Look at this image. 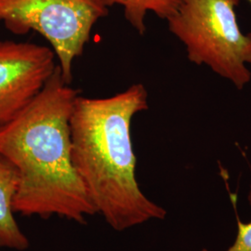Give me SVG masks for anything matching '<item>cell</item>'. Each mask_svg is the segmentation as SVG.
Returning a JSON list of instances; mask_svg holds the SVG:
<instances>
[{"label":"cell","instance_id":"cell-8","mask_svg":"<svg viewBox=\"0 0 251 251\" xmlns=\"http://www.w3.org/2000/svg\"><path fill=\"white\" fill-rule=\"evenodd\" d=\"M248 199L251 206V182ZM237 225L238 229L235 240L226 251H251V222L244 224L238 220Z\"/></svg>","mask_w":251,"mask_h":251},{"label":"cell","instance_id":"cell-4","mask_svg":"<svg viewBox=\"0 0 251 251\" xmlns=\"http://www.w3.org/2000/svg\"><path fill=\"white\" fill-rule=\"evenodd\" d=\"M102 0H0V22L16 36L34 31L50 44L63 80L73 81V63L91 32L107 16Z\"/></svg>","mask_w":251,"mask_h":251},{"label":"cell","instance_id":"cell-5","mask_svg":"<svg viewBox=\"0 0 251 251\" xmlns=\"http://www.w3.org/2000/svg\"><path fill=\"white\" fill-rule=\"evenodd\" d=\"M57 65L51 48L0 39V126L36 98Z\"/></svg>","mask_w":251,"mask_h":251},{"label":"cell","instance_id":"cell-1","mask_svg":"<svg viewBox=\"0 0 251 251\" xmlns=\"http://www.w3.org/2000/svg\"><path fill=\"white\" fill-rule=\"evenodd\" d=\"M78 95L57 65L36 98L0 126V154L18 171L14 213L78 224L97 214L73 164L70 117Z\"/></svg>","mask_w":251,"mask_h":251},{"label":"cell","instance_id":"cell-2","mask_svg":"<svg viewBox=\"0 0 251 251\" xmlns=\"http://www.w3.org/2000/svg\"><path fill=\"white\" fill-rule=\"evenodd\" d=\"M147 109L148 93L143 84L107 98L78 95L74 103L73 164L97 213L116 231L167 215L162 206L144 196L136 179L131 122Z\"/></svg>","mask_w":251,"mask_h":251},{"label":"cell","instance_id":"cell-10","mask_svg":"<svg viewBox=\"0 0 251 251\" xmlns=\"http://www.w3.org/2000/svg\"><path fill=\"white\" fill-rule=\"evenodd\" d=\"M206 251V250H204V251Z\"/></svg>","mask_w":251,"mask_h":251},{"label":"cell","instance_id":"cell-6","mask_svg":"<svg viewBox=\"0 0 251 251\" xmlns=\"http://www.w3.org/2000/svg\"><path fill=\"white\" fill-rule=\"evenodd\" d=\"M18 183L16 168L0 154V248L24 251L29 240L19 227L12 207Z\"/></svg>","mask_w":251,"mask_h":251},{"label":"cell","instance_id":"cell-3","mask_svg":"<svg viewBox=\"0 0 251 251\" xmlns=\"http://www.w3.org/2000/svg\"><path fill=\"white\" fill-rule=\"evenodd\" d=\"M240 0H179L167 20L171 34L184 45L187 58L206 65L242 90L251 80V33L244 34L235 8Z\"/></svg>","mask_w":251,"mask_h":251},{"label":"cell","instance_id":"cell-9","mask_svg":"<svg viewBox=\"0 0 251 251\" xmlns=\"http://www.w3.org/2000/svg\"><path fill=\"white\" fill-rule=\"evenodd\" d=\"M246 1H248V2H249V4H250V5H251V0H246Z\"/></svg>","mask_w":251,"mask_h":251},{"label":"cell","instance_id":"cell-7","mask_svg":"<svg viewBox=\"0 0 251 251\" xmlns=\"http://www.w3.org/2000/svg\"><path fill=\"white\" fill-rule=\"evenodd\" d=\"M109 7L123 8L128 24L140 34L146 32L145 19L148 12L154 13L158 18L168 20L176 10L179 0H102Z\"/></svg>","mask_w":251,"mask_h":251}]
</instances>
